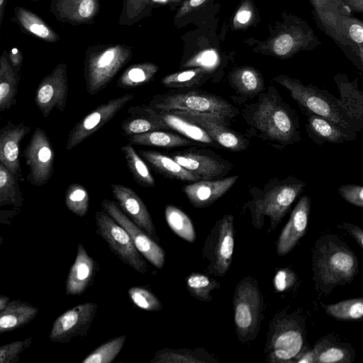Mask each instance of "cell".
<instances>
[{"mask_svg": "<svg viewBox=\"0 0 363 363\" xmlns=\"http://www.w3.org/2000/svg\"><path fill=\"white\" fill-rule=\"evenodd\" d=\"M255 102L247 104L242 116L252 136L284 147L301 140L298 116L273 86L260 92Z\"/></svg>", "mask_w": 363, "mask_h": 363, "instance_id": "1", "label": "cell"}, {"mask_svg": "<svg viewBox=\"0 0 363 363\" xmlns=\"http://www.w3.org/2000/svg\"><path fill=\"white\" fill-rule=\"evenodd\" d=\"M313 280L325 294L337 285L351 283L358 272V259L335 235L317 240L313 254Z\"/></svg>", "mask_w": 363, "mask_h": 363, "instance_id": "2", "label": "cell"}, {"mask_svg": "<svg viewBox=\"0 0 363 363\" xmlns=\"http://www.w3.org/2000/svg\"><path fill=\"white\" fill-rule=\"evenodd\" d=\"M306 185L302 180L289 176L272 178L263 189H252V199L246 206L250 209L253 226L262 228L264 217H268L271 229L274 230Z\"/></svg>", "mask_w": 363, "mask_h": 363, "instance_id": "3", "label": "cell"}, {"mask_svg": "<svg viewBox=\"0 0 363 363\" xmlns=\"http://www.w3.org/2000/svg\"><path fill=\"white\" fill-rule=\"evenodd\" d=\"M274 80L287 89L305 115L315 114L325 118L357 135L362 130L349 118L340 99L326 90L312 85L305 86L301 82L288 77H277Z\"/></svg>", "mask_w": 363, "mask_h": 363, "instance_id": "4", "label": "cell"}, {"mask_svg": "<svg viewBox=\"0 0 363 363\" xmlns=\"http://www.w3.org/2000/svg\"><path fill=\"white\" fill-rule=\"evenodd\" d=\"M157 111H182L211 116L229 124L238 109L223 98L203 91H171L155 94L148 105Z\"/></svg>", "mask_w": 363, "mask_h": 363, "instance_id": "5", "label": "cell"}, {"mask_svg": "<svg viewBox=\"0 0 363 363\" xmlns=\"http://www.w3.org/2000/svg\"><path fill=\"white\" fill-rule=\"evenodd\" d=\"M305 318L297 312L281 311L269 325L264 352L270 362H294L306 349Z\"/></svg>", "mask_w": 363, "mask_h": 363, "instance_id": "6", "label": "cell"}, {"mask_svg": "<svg viewBox=\"0 0 363 363\" xmlns=\"http://www.w3.org/2000/svg\"><path fill=\"white\" fill-rule=\"evenodd\" d=\"M263 298L255 279L240 280L233 296L234 321L239 340H253L257 335L262 319Z\"/></svg>", "mask_w": 363, "mask_h": 363, "instance_id": "7", "label": "cell"}, {"mask_svg": "<svg viewBox=\"0 0 363 363\" xmlns=\"http://www.w3.org/2000/svg\"><path fill=\"white\" fill-rule=\"evenodd\" d=\"M234 245V217L226 214L211 228L202 249L203 257L208 262V274L220 277L225 274L232 262Z\"/></svg>", "mask_w": 363, "mask_h": 363, "instance_id": "8", "label": "cell"}, {"mask_svg": "<svg viewBox=\"0 0 363 363\" xmlns=\"http://www.w3.org/2000/svg\"><path fill=\"white\" fill-rule=\"evenodd\" d=\"M96 233L108 244L118 259L140 274L147 265L127 231L104 211L95 213Z\"/></svg>", "mask_w": 363, "mask_h": 363, "instance_id": "9", "label": "cell"}, {"mask_svg": "<svg viewBox=\"0 0 363 363\" xmlns=\"http://www.w3.org/2000/svg\"><path fill=\"white\" fill-rule=\"evenodd\" d=\"M130 56V51L121 46L110 47L89 55L84 69L88 94L94 95L104 89Z\"/></svg>", "mask_w": 363, "mask_h": 363, "instance_id": "10", "label": "cell"}, {"mask_svg": "<svg viewBox=\"0 0 363 363\" xmlns=\"http://www.w3.org/2000/svg\"><path fill=\"white\" fill-rule=\"evenodd\" d=\"M23 156L29 169L28 181L33 186L45 184L53 173L55 153L45 132L36 128L26 147Z\"/></svg>", "mask_w": 363, "mask_h": 363, "instance_id": "11", "label": "cell"}, {"mask_svg": "<svg viewBox=\"0 0 363 363\" xmlns=\"http://www.w3.org/2000/svg\"><path fill=\"white\" fill-rule=\"evenodd\" d=\"M171 157L200 180L225 177L233 164L214 152L203 148H189L170 154Z\"/></svg>", "mask_w": 363, "mask_h": 363, "instance_id": "12", "label": "cell"}, {"mask_svg": "<svg viewBox=\"0 0 363 363\" xmlns=\"http://www.w3.org/2000/svg\"><path fill=\"white\" fill-rule=\"evenodd\" d=\"M134 96V94H126L110 99L86 114L70 130L66 150H71L103 127L133 99Z\"/></svg>", "mask_w": 363, "mask_h": 363, "instance_id": "13", "label": "cell"}, {"mask_svg": "<svg viewBox=\"0 0 363 363\" xmlns=\"http://www.w3.org/2000/svg\"><path fill=\"white\" fill-rule=\"evenodd\" d=\"M101 207L127 231L143 258L155 267L162 269L165 262V252L163 248L132 221L114 201L104 199L101 202Z\"/></svg>", "mask_w": 363, "mask_h": 363, "instance_id": "14", "label": "cell"}, {"mask_svg": "<svg viewBox=\"0 0 363 363\" xmlns=\"http://www.w3.org/2000/svg\"><path fill=\"white\" fill-rule=\"evenodd\" d=\"M98 306L87 302L74 306L56 318L49 338L53 342H67L87 335L96 314Z\"/></svg>", "mask_w": 363, "mask_h": 363, "instance_id": "15", "label": "cell"}, {"mask_svg": "<svg viewBox=\"0 0 363 363\" xmlns=\"http://www.w3.org/2000/svg\"><path fill=\"white\" fill-rule=\"evenodd\" d=\"M203 128L214 142L232 152H240L250 145V140L242 133L230 128V124L218 118L188 111H172Z\"/></svg>", "mask_w": 363, "mask_h": 363, "instance_id": "16", "label": "cell"}, {"mask_svg": "<svg viewBox=\"0 0 363 363\" xmlns=\"http://www.w3.org/2000/svg\"><path fill=\"white\" fill-rule=\"evenodd\" d=\"M68 96L67 65L61 63L45 76L39 83L35 96V102L45 118L53 108L65 110Z\"/></svg>", "mask_w": 363, "mask_h": 363, "instance_id": "17", "label": "cell"}, {"mask_svg": "<svg viewBox=\"0 0 363 363\" xmlns=\"http://www.w3.org/2000/svg\"><path fill=\"white\" fill-rule=\"evenodd\" d=\"M111 188L114 199L123 213L152 240L158 242L160 240L151 215L137 193L130 187L120 184H113Z\"/></svg>", "mask_w": 363, "mask_h": 363, "instance_id": "18", "label": "cell"}, {"mask_svg": "<svg viewBox=\"0 0 363 363\" xmlns=\"http://www.w3.org/2000/svg\"><path fill=\"white\" fill-rule=\"evenodd\" d=\"M128 111L145 115L158 122L163 123L168 129H172L193 141L214 147L218 145L200 126L171 112L157 111L147 105L130 106Z\"/></svg>", "mask_w": 363, "mask_h": 363, "instance_id": "19", "label": "cell"}, {"mask_svg": "<svg viewBox=\"0 0 363 363\" xmlns=\"http://www.w3.org/2000/svg\"><path fill=\"white\" fill-rule=\"evenodd\" d=\"M311 211V199L303 196L294 208L277 243V253L284 256L291 252L307 230Z\"/></svg>", "mask_w": 363, "mask_h": 363, "instance_id": "20", "label": "cell"}, {"mask_svg": "<svg viewBox=\"0 0 363 363\" xmlns=\"http://www.w3.org/2000/svg\"><path fill=\"white\" fill-rule=\"evenodd\" d=\"M238 175L215 179L199 180L184 186L183 192L195 208H205L227 193L238 181Z\"/></svg>", "mask_w": 363, "mask_h": 363, "instance_id": "21", "label": "cell"}, {"mask_svg": "<svg viewBox=\"0 0 363 363\" xmlns=\"http://www.w3.org/2000/svg\"><path fill=\"white\" fill-rule=\"evenodd\" d=\"M30 130V127L23 123H11L0 128V162L17 177L21 172L20 143Z\"/></svg>", "mask_w": 363, "mask_h": 363, "instance_id": "22", "label": "cell"}, {"mask_svg": "<svg viewBox=\"0 0 363 363\" xmlns=\"http://www.w3.org/2000/svg\"><path fill=\"white\" fill-rule=\"evenodd\" d=\"M96 270L95 260L89 256L84 245L79 243L77 256L66 281L67 295L79 296L83 294L92 281Z\"/></svg>", "mask_w": 363, "mask_h": 363, "instance_id": "23", "label": "cell"}, {"mask_svg": "<svg viewBox=\"0 0 363 363\" xmlns=\"http://www.w3.org/2000/svg\"><path fill=\"white\" fill-rule=\"evenodd\" d=\"M306 130L309 138L320 145L324 143H342L357 139L354 135L328 119L315 114H308Z\"/></svg>", "mask_w": 363, "mask_h": 363, "instance_id": "24", "label": "cell"}, {"mask_svg": "<svg viewBox=\"0 0 363 363\" xmlns=\"http://www.w3.org/2000/svg\"><path fill=\"white\" fill-rule=\"evenodd\" d=\"M96 0H51L50 12L60 21L80 23L92 17L96 11Z\"/></svg>", "mask_w": 363, "mask_h": 363, "instance_id": "25", "label": "cell"}, {"mask_svg": "<svg viewBox=\"0 0 363 363\" xmlns=\"http://www.w3.org/2000/svg\"><path fill=\"white\" fill-rule=\"evenodd\" d=\"M312 352L314 363H350L354 357L350 345L335 340L332 335L317 341Z\"/></svg>", "mask_w": 363, "mask_h": 363, "instance_id": "26", "label": "cell"}, {"mask_svg": "<svg viewBox=\"0 0 363 363\" xmlns=\"http://www.w3.org/2000/svg\"><path fill=\"white\" fill-rule=\"evenodd\" d=\"M38 313V308L27 302L9 301L0 311V333L26 325L35 318Z\"/></svg>", "mask_w": 363, "mask_h": 363, "instance_id": "27", "label": "cell"}, {"mask_svg": "<svg viewBox=\"0 0 363 363\" xmlns=\"http://www.w3.org/2000/svg\"><path fill=\"white\" fill-rule=\"evenodd\" d=\"M139 155L166 177L190 182L200 180L169 155L149 150H140Z\"/></svg>", "mask_w": 363, "mask_h": 363, "instance_id": "28", "label": "cell"}, {"mask_svg": "<svg viewBox=\"0 0 363 363\" xmlns=\"http://www.w3.org/2000/svg\"><path fill=\"white\" fill-rule=\"evenodd\" d=\"M13 11L16 23L28 33L48 43L58 41L59 35L40 16L21 6H15Z\"/></svg>", "mask_w": 363, "mask_h": 363, "instance_id": "29", "label": "cell"}, {"mask_svg": "<svg viewBox=\"0 0 363 363\" xmlns=\"http://www.w3.org/2000/svg\"><path fill=\"white\" fill-rule=\"evenodd\" d=\"M340 100L346 113L362 130L363 128V92L357 83L337 81Z\"/></svg>", "mask_w": 363, "mask_h": 363, "instance_id": "30", "label": "cell"}, {"mask_svg": "<svg viewBox=\"0 0 363 363\" xmlns=\"http://www.w3.org/2000/svg\"><path fill=\"white\" fill-rule=\"evenodd\" d=\"M230 83L237 94L236 96H232L236 102L254 99L264 90L262 79L256 72L250 69L236 72L231 77Z\"/></svg>", "mask_w": 363, "mask_h": 363, "instance_id": "31", "label": "cell"}, {"mask_svg": "<svg viewBox=\"0 0 363 363\" xmlns=\"http://www.w3.org/2000/svg\"><path fill=\"white\" fill-rule=\"evenodd\" d=\"M131 145L160 147H179L194 145L195 143L173 133L163 130H153L127 137Z\"/></svg>", "mask_w": 363, "mask_h": 363, "instance_id": "32", "label": "cell"}, {"mask_svg": "<svg viewBox=\"0 0 363 363\" xmlns=\"http://www.w3.org/2000/svg\"><path fill=\"white\" fill-rule=\"evenodd\" d=\"M18 82L16 74L8 60V52L0 56V113L9 108L15 99Z\"/></svg>", "mask_w": 363, "mask_h": 363, "instance_id": "33", "label": "cell"}, {"mask_svg": "<svg viewBox=\"0 0 363 363\" xmlns=\"http://www.w3.org/2000/svg\"><path fill=\"white\" fill-rule=\"evenodd\" d=\"M121 150L134 180L143 187L154 186L155 181L150 170L132 145H124Z\"/></svg>", "mask_w": 363, "mask_h": 363, "instance_id": "34", "label": "cell"}, {"mask_svg": "<svg viewBox=\"0 0 363 363\" xmlns=\"http://www.w3.org/2000/svg\"><path fill=\"white\" fill-rule=\"evenodd\" d=\"M164 215L167 225L177 236L191 243L195 241L196 235L194 225L184 211L173 205H167Z\"/></svg>", "mask_w": 363, "mask_h": 363, "instance_id": "35", "label": "cell"}, {"mask_svg": "<svg viewBox=\"0 0 363 363\" xmlns=\"http://www.w3.org/2000/svg\"><path fill=\"white\" fill-rule=\"evenodd\" d=\"M158 69V67L152 63L134 65L128 68L120 77L118 86L131 89L145 84L152 80Z\"/></svg>", "mask_w": 363, "mask_h": 363, "instance_id": "36", "label": "cell"}, {"mask_svg": "<svg viewBox=\"0 0 363 363\" xmlns=\"http://www.w3.org/2000/svg\"><path fill=\"white\" fill-rule=\"evenodd\" d=\"M186 289L195 298L205 302L212 300L211 291L220 288V283L215 279L201 273H192L186 279Z\"/></svg>", "mask_w": 363, "mask_h": 363, "instance_id": "37", "label": "cell"}, {"mask_svg": "<svg viewBox=\"0 0 363 363\" xmlns=\"http://www.w3.org/2000/svg\"><path fill=\"white\" fill-rule=\"evenodd\" d=\"M322 306L328 315L338 320H359L363 316L362 297L344 300L333 304H322Z\"/></svg>", "mask_w": 363, "mask_h": 363, "instance_id": "38", "label": "cell"}, {"mask_svg": "<svg viewBox=\"0 0 363 363\" xmlns=\"http://www.w3.org/2000/svg\"><path fill=\"white\" fill-rule=\"evenodd\" d=\"M130 117L121 123V130L125 135L130 136L153 130H167L163 123L158 122L145 115L128 112Z\"/></svg>", "mask_w": 363, "mask_h": 363, "instance_id": "39", "label": "cell"}, {"mask_svg": "<svg viewBox=\"0 0 363 363\" xmlns=\"http://www.w3.org/2000/svg\"><path fill=\"white\" fill-rule=\"evenodd\" d=\"M206 73L201 68L186 69L165 76L162 84L169 88L184 89L200 86L206 79Z\"/></svg>", "mask_w": 363, "mask_h": 363, "instance_id": "40", "label": "cell"}, {"mask_svg": "<svg viewBox=\"0 0 363 363\" xmlns=\"http://www.w3.org/2000/svg\"><path fill=\"white\" fill-rule=\"evenodd\" d=\"M18 177L0 162V205L21 201L22 195L18 182Z\"/></svg>", "mask_w": 363, "mask_h": 363, "instance_id": "41", "label": "cell"}, {"mask_svg": "<svg viewBox=\"0 0 363 363\" xmlns=\"http://www.w3.org/2000/svg\"><path fill=\"white\" fill-rule=\"evenodd\" d=\"M125 340V335L109 340L93 350L82 361V363L112 362L122 350Z\"/></svg>", "mask_w": 363, "mask_h": 363, "instance_id": "42", "label": "cell"}, {"mask_svg": "<svg viewBox=\"0 0 363 363\" xmlns=\"http://www.w3.org/2000/svg\"><path fill=\"white\" fill-rule=\"evenodd\" d=\"M65 205L75 215L84 217L89 207V195L86 188L80 184H70L65 194Z\"/></svg>", "mask_w": 363, "mask_h": 363, "instance_id": "43", "label": "cell"}, {"mask_svg": "<svg viewBox=\"0 0 363 363\" xmlns=\"http://www.w3.org/2000/svg\"><path fill=\"white\" fill-rule=\"evenodd\" d=\"M201 354L195 351L186 349L172 350L162 349L155 353L150 361L151 363H206Z\"/></svg>", "mask_w": 363, "mask_h": 363, "instance_id": "44", "label": "cell"}, {"mask_svg": "<svg viewBox=\"0 0 363 363\" xmlns=\"http://www.w3.org/2000/svg\"><path fill=\"white\" fill-rule=\"evenodd\" d=\"M128 294L132 302L143 310L157 312L162 309V304L158 298L145 288L133 286L128 289Z\"/></svg>", "mask_w": 363, "mask_h": 363, "instance_id": "45", "label": "cell"}, {"mask_svg": "<svg viewBox=\"0 0 363 363\" xmlns=\"http://www.w3.org/2000/svg\"><path fill=\"white\" fill-rule=\"evenodd\" d=\"M31 342L32 338L29 337L0 346V363L16 362L19 354L28 347Z\"/></svg>", "mask_w": 363, "mask_h": 363, "instance_id": "46", "label": "cell"}, {"mask_svg": "<svg viewBox=\"0 0 363 363\" xmlns=\"http://www.w3.org/2000/svg\"><path fill=\"white\" fill-rule=\"evenodd\" d=\"M340 195L348 203L363 208V187L358 184H343L337 189Z\"/></svg>", "mask_w": 363, "mask_h": 363, "instance_id": "47", "label": "cell"}, {"mask_svg": "<svg viewBox=\"0 0 363 363\" xmlns=\"http://www.w3.org/2000/svg\"><path fill=\"white\" fill-rule=\"evenodd\" d=\"M297 280L296 273L290 269L286 268L279 270L274 277V286L279 292L289 290L295 284Z\"/></svg>", "mask_w": 363, "mask_h": 363, "instance_id": "48", "label": "cell"}, {"mask_svg": "<svg viewBox=\"0 0 363 363\" xmlns=\"http://www.w3.org/2000/svg\"><path fill=\"white\" fill-rule=\"evenodd\" d=\"M294 45L292 37L289 34L280 35L275 40L273 46L274 52L280 56H283L289 53Z\"/></svg>", "mask_w": 363, "mask_h": 363, "instance_id": "49", "label": "cell"}, {"mask_svg": "<svg viewBox=\"0 0 363 363\" xmlns=\"http://www.w3.org/2000/svg\"><path fill=\"white\" fill-rule=\"evenodd\" d=\"M217 61V55L214 50H209L201 53L196 60V63L205 67L214 66Z\"/></svg>", "mask_w": 363, "mask_h": 363, "instance_id": "50", "label": "cell"}, {"mask_svg": "<svg viewBox=\"0 0 363 363\" xmlns=\"http://www.w3.org/2000/svg\"><path fill=\"white\" fill-rule=\"evenodd\" d=\"M23 54L17 48H13L8 52V60L13 71L18 74L23 63Z\"/></svg>", "mask_w": 363, "mask_h": 363, "instance_id": "51", "label": "cell"}, {"mask_svg": "<svg viewBox=\"0 0 363 363\" xmlns=\"http://www.w3.org/2000/svg\"><path fill=\"white\" fill-rule=\"evenodd\" d=\"M342 228L347 230L355 239L360 247L363 248V231L359 226L351 223H343Z\"/></svg>", "mask_w": 363, "mask_h": 363, "instance_id": "52", "label": "cell"}, {"mask_svg": "<svg viewBox=\"0 0 363 363\" xmlns=\"http://www.w3.org/2000/svg\"><path fill=\"white\" fill-rule=\"evenodd\" d=\"M350 37L357 43H362L363 41V28L359 24H353L349 30Z\"/></svg>", "mask_w": 363, "mask_h": 363, "instance_id": "53", "label": "cell"}, {"mask_svg": "<svg viewBox=\"0 0 363 363\" xmlns=\"http://www.w3.org/2000/svg\"><path fill=\"white\" fill-rule=\"evenodd\" d=\"M147 3V0H128V5L134 13H138Z\"/></svg>", "mask_w": 363, "mask_h": 363, "instance_id": "54", "label": "cell"}, {"mask_svg": "<svg viewBox=\"0 0 363 363\" xmlns=\"http://www.w3.org/2000/svg\"><path fill=\"white\" fill-rule=\"evenodd\" d=\"M251 17V13L250 11L247 10H243L240 11L237 15V20L240 23H247Z\"/></svg>", "mask_w": 363, "mask_h": 363, "instance_id": "55", "label": "cell"}, {"mask_svg": "<svg viewBox=\"0 0 363 363\" xmlns=\"http://www.w3.org/2000/svg\"><path fill=\"white\" fill-rule=\"evenodd\" d=\"M7 1L8 0H0V40L1 39V25H2L3 18L4 16V13H5Z\"/></svg>", "mask_w": 363, "mask_h": 363, "instance_id": "56", "label": "cell"}, {"mask_svg": "<svg viewBox=\"0 0 363 363\" xmlns=\"http://www.w3.org/2000/svg\"><path fill=\"white\" fill-rule=\"evenodd\" d=\"M206 0H190L189 2L188 6L184 7L182 9V13H184V11H187V10L189 8H194L200 6Z\"/></svg>", "mask_w": 363, "mask_h": 363, "instance_id": "57", "label": "cell"}, {"mask_svg": "<svg viewBox=\"0 0 363 363\" xmlns=\"http://www.w3.org/2000/svg\"><path fill=\"white\" fill-rule=\"evenodd\" d=\"M9 301L10 299L8 296L0 294V311L6 306Z\"/></svg>", "mask_w": 363, "mask_h": 363, "instance_id": "58", "label": "cell"}, {"mask_svg": "<svg viewBox=\"0 0 363 363\" xmlns=\"http://www.w3.org/2000/svg\"><path fill=\"white\" fill-rule=\"evenodd\" d=\"M2 242H3V238L1 236H0V246L1 245Z\"/></svg>", "mask_w": 363, "mask_h": 363, "instance_id": "59", "label": "cell"}, {"mask_svg": "<svg viewBox=\"0 0 363 363\" xmlns=\"http://www.w3.org/2000/svg\"><path fill=\"white\" fill-rule=\"evenodd\" d=\"M28 1H39V0H28Z\"/></svg>", "mask_w": 363, "mask_h": 363, "instance_id": "60", "label": "cell"}, {"mask_svg": "<svg viewBox=\"0 0 363 363\" xmlns=\"http://www.w3.org/2000/svg\"><path fill=\"white\" fill-rule=\"evenodd\" d=\"M172 1H180V0H172Z\"/></svg>", "mask_w": 363, "mask_h": 363, "instance_id": "61", "label": "cell"}]
</instances>
